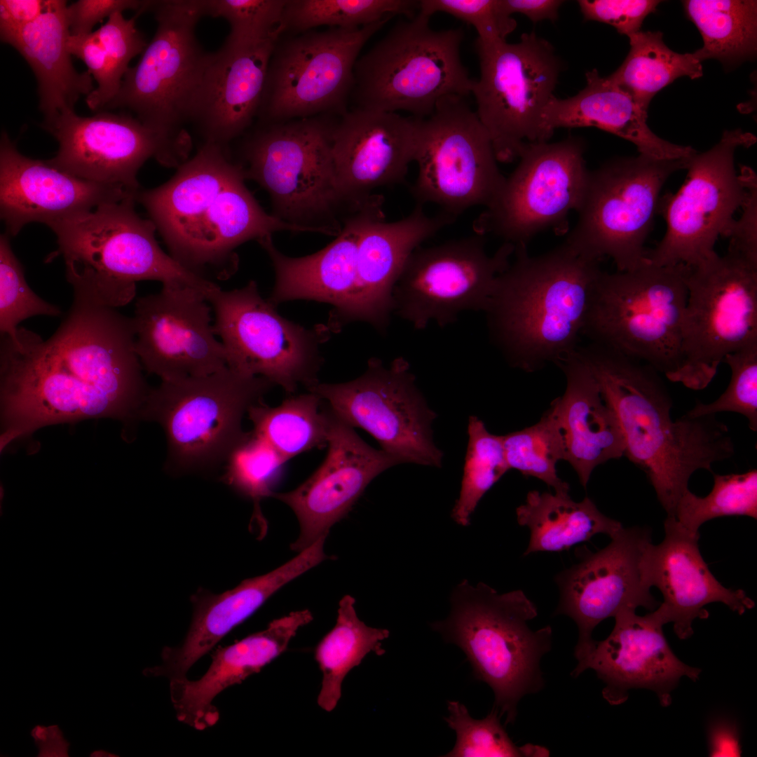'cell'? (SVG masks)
I'll return each mask as SVG.
<instances>
[{"instance_id":"7a4b0ae2","label":"cell","mask_w":757,"mask_h":757,"mask_svg":"<svg viewBox=\"0 0 757 757\" xmlns=\"http://www.w3.org/2000/svg\"><path fill=\"white\" fill-rule=\"evenodd\" d=\"M245 179L226 148L203 143L168 181L139 189L135 200L175 259L205 279L226 280L238 270L241 244L278 231L314 232L266 213Z\"/></svg>"},{"instance_id":"3957f363","label":"cell","mask_w":757,"mask_h":757,"mask_svg":"<svg viewBox=\"0 0 757 757\" xmlns=\"http://www.w3.org/2000/svg\"><path fill=\"white\" fill-rule=\"evenodd\" d=\"M578 348L617 418L624 456L645 472L671 517L691 475L713 472L714 463L734 455L728 426L716 414L672 420L670 394L653 367L594 343Z\"/></svg>"},{"instance_id":"db71d44e","label":"cell","mask_w":757,"mask_h":757,"mask_svg":"<svg viewBox=\"0 0 757 757\" xmlns=\"http://www.w3.org/2000/svg\"><path fill=\"white\" fill-rule=\"evenodd\" d=\"M139 14L141 13H137L133 18L127 19L123 13H115L95 30L104 49L108 64L104 107L118 93L122 81L130 67V61L142 54L147 46L144 37L136 27L135 20Z\"/></svg>"},{"instance_id":"6da1fadb","label":"cell","mask_w":757,"mask_h":757,"mask_svg":"<svg viewBox=\"0 0 757 757\" xmlns=\"http://www.w3.org/2000/svg\"><path fill=\"white\" fill-rule=\"evenodd\" d=\"M70 284L71 306L49 339L25 327L15 339L1 336V451L51 425L108 418L128 432L141 421L151 388L135 351L132 318L117 310L120 299L85 282Z\"/></svg>"},{"instance_id":"681fc988","label":"cell","mask_w":757,"mask_h":757,"mask_svg":"<svg viewBox=\"0 0 757 757\" xmlns=\"http://www.w3.org/2000/svg\"><path fill=\"white\" fill-rule=\"evenodd\" d=\"M286 0H203L204 13L230 25L225 43L254 45L283 34Z\"/></svg>"},{"instance_id":"11a10c76","label":"cell","mask_w":757,"mask_h":757,"mask_svg":"<svg viewBox=\"0 0 757 757\" xmlns=\"http://www.w3.org/2000/svg\"><path fill=\"white\" fill-rule=\"evenodd\" d=\"M654 0H580V11L586 20L608 24L627 36L640 31L644 19L660 4Z\"/></svg>"},{"instance_id":"d6a6232c","label":"cell","mask_w":757,"mask_h":757,"mask_svg":"<svg viewBox=\"0 0 757 757\" xmlns=\"http://www.w3.org/2000/svg\"><path fill=\"white\" fill-rule=\"evenodd\" d=\"M383 202L381 196L372 194L348 214L335 240L310 255L289 257L275 247L271 236L258 239L275 271L274 287L267 299L275 306L305 299L331 304L332 312L340 310L355 286L360 237L371 222L385 217Z\"/></svg>"},{"instance_id":"9c48e42d","label":"cell","mask_w":757,"mask_h":757,"mask_svg":"<svg viewBox=\"0 0 757 757\" xmlns=\"http://www.w3.org/2000/svg\"><path fill=\"white\" fill-rule=\"evenodd\" d=\"M684 264L601 271L590 296L582 334L643 362L669 379L681 362V329L688 298Z\"/></svg>"},{"instance_id":"7dc6e473","label":"cell","mask_w":757,"mask_h":757,"mask_svg":"<svg viewBox=\"0 0 757 757\" xmlns=\"http://www.w3.org/2000/svg\"><path fill=\"white\" fill-rule=\"evenodd\" d=\"M449 716L445 717L448 726L456 733V744L444 756L448 757H543L549 756V750L542 746L526 744L516 745L508 736L500 721L496 709L482 719H475L467 707L458 701L447 703Z\"/></svg>"},{"instance_id":"ee69618b","label":"cell","mask_w":757,"mask_h":757,"mask_svg":"<svg viewBox=\"0 0 757 757\" xmlns=\"http://www.w3.org/2000/svg\"><path fill=\"white\" fill-rule=\"evenodd\" d=\"M502 441L509 470L536 477L554 491H569L568 484L557 475V465L565 460V448L551 407L536 424L503 435Z\"/></svg>"},{"instance_id":"44dd1931","label":"cell","mask_w":757,"mask_h":757,"mask_svg":"<svg viewBox=\"0 0 757 757\" xmlns=\"http://www.w3.org/2000/svg\"><path fill=\"white\" fill-rule=\"evenodd\" d=\"M485 235H474L416 249L393 290V312L416 329L433 321L444 327L460 313L484 311L498 275L510 265L515 246L504 243L493 254Z\"/></svg>"},{"instance_id":"52a82bcc","label":"cell","mask_w":757,"mask_h":757,"mask_svg":"<svg viewBox=\"0 0 757 757\" xmlns=\"http://www.w3.org/2000/svg\"><path fill=\"white\" fill-rule=\"evenodd\" d=\"M333 115L262 123L243 142L236 161L245 179L271 198L273 214L315 233L337 236L350 207L336 184L332 153ZM342 212V211H341Z\"/></svg>"},{"instance_id":"94428289","label":"cell","mask_w":757,"mask_h":757,"mask_svg":"<svg viewBox=\"0 0 757 757\" xmlns=\"http://www.w3.org/2000/svg\"><path fill=\"white\" fill-rule=\"evenodd\" d=\"M708 739L711 756H739L742 753L737 726L730 719L713 721L709 727Z\"/></svg>"},{"instance_id":"7bdbcfd3","label":"cell","mask_w":757,"mask_h":757,"mask_svg":"<svg viewBox=\"0 0 757 757\" xmlns=\"http://www.w3.org/2000/svg\"><path fill=\"white\" fill-rule=\"evenodd\" d=\"M420 1L286 0L281 26L283 34L305 32L319 26L359 28L395 15L414 18Z\"/></svg>"},{"instance_id":"7c38bea8","label":"cell","mask_w":757,"mask_h":757,"mask_svg":"<svg viewBox=\"0 0 757 757\" xmlns=\"http://www.w3.org/2000/svg\"><path fill=\"white\" fill-rule=\"evenodd\" d=\"M657 160L643 154L610 161L589 172L579 219L564 242L596 261L611 258L618 271L648 262L644 244L658 210L660 191L689 159Z\"/></svg>"},{"instance_id":"ba28073f","label":"cell","mask_w":757,"mask_h":757,"mask_svg":"<svg viewBox=\"0 0 757 757\" xmlns=\"http://www.w3.org/2000/svg\"><path fill=\"white\" fill-rule=\"evenodd\" d=\"M275 385L229 367L207 376L161 381L151 388L141 421L162 427L167 443L165 470L205 472L224 465L247 435L242 420Z\"/></svg>"},{"instance_id":"f5cc1de1","label":"cell","mask_w":757,"mask_h":757,"mask_svg":"<svg viewBox=\"0 0 757 757\" xmlns=\"http://www.w3.org/2000/svg\"><path fill=\"white\" fill-rule=\"evenodd\" d=\"M418 12L429 18L437 12L449 14L474 27L477 41L486 43L506 41L517 27L503 0H421Z\"/></svg>"},{"instance_id":"4316f807","label":"cell","mask_w":757,"mask_h":757,"mask_svg":"<svg viewBox=\"0 0 757 757\" xmlns=\"http://www.w3.org/2000/svg\"><path fill=\"white\" fill-rule=\"evenodd\" d=\"M635 611L627 608L618 613L611 633L596 641L571 675L577 677L593 669L604 683L602 695L611 705L624 703L632 689L646 688L655 693L662 707H668L681 678L696 681L701 669L675 655L663 634V625L652 612L640 616Z\"/></svg>"},{"instance_id":"8992f818","label":"cell","mask_w":757,"mask_h":757,"mask_svg":"<svg viewBox=\"0 0 757 757\" xmlns=\"http://www.w3.org/2000/svg\"><path fill=\"white\" fill-rule=\"evenodd\" d=\"M135 195L48 225L57 237L56 252L64 259L67 281L85 282L130 301L139 280H157L163 287L207 295L214 283L161 248L154 224L135 209Z\"/></svg>"},{"instance_id":"277c9868","label":"cell","mask_w":757,"mask_h":757,"mask_svg":"<svg viewBox=\"0 0 757 757\" xmlns=\"http://www.w3.org/2000/svg\"><path fill=\"white\" fill-rule=\"evenodd\" d=\"M485 311L490 337L514 367L557 365L578 347L599 261L565 243L539 256L515 246Z\"/></svg>"},{"instance_id":"6f0895ef","label":"cell","mask_w":757,"mask_h":757,"mask_svg":"<svg viewBox=\"0 0 757 757\" xmlns=\"http://www.w3.org/2000/svg\"><path fill=\"white\" fill-rule=\"evenodd\" d=\"M747 193L742 208L741 217L735 220L728 234L730 238L728 250L757 264V184L754 172L743 168Z\"/></svg>"},{"instance_id":"8d00e7d4","label":"cell","mask_w":757,"mask_h":757,"mask_svg":"<svg viewBox=\"0 0 757 757\" xmlns=\"http://www.w3.org/2000/svg\"><path fill=\"white\" fill-rule=\"evenodd\" d=\"M67 6V1L47 0L39 18L1 39L13 47L32 68L43 121L74 111L81 95L88 96L95 88L91 74L79 72L73 65L67 48L71 34Z\"/></svg>"},{"instance_id":"f6af8a7d","label":"cell","mask_w":757,"mask_h":757,"mask_svg":"<svg viewBox=\"0 0 757 757\" xmlns=\"http://www.w3.org/2000/svg\"><path fill=\"white\" fill-rule=\"evenodd\" d=\"M468 444L459 497L451 512L453 519L466 526L484 494L507 472L502 436L489 432L484 422L470 416Z\"/></svg>"},{"instance_id":"4fadbf2b","label":"cell","mask_w":757,"mask_h":757,"mask_svg":"<svg viewBox=\"0 0 757 757\" xmlns=\"http://www.w3.org/2000/svg\"><path fill=\"white\" fill-rule=\"evenodd\" d=\"M681 362L668 379L700 390L724 357L757 341V264L728 250L689 268Z\"/></svg>"},{"instance_id":"f35d334b","label":"cell","mask_w":757,"mask_h":757,"mask_svg":"<svg viewBox=\"0 0 757 757\" xmlns=\"http://www.w3.org/2000/svg\"><path fill=\"white\" fill-rule=\"evenodd\" d=\"M355 600L344 596L339 603L334 627L315 649V659L322 673L318 705L332 711L341 697L342 683L349 671L370 653H385L382 641L389 636L386 629L367 626L357 617Z\"/></svg>"},{"instance_id":"be15d7a7","label":"cell","mask_w":757,"mask_h":757,"mask_svg":"<svg viewBox=\"0 0 757 757\" xmlns=\"http://www.w3.org/2000/svg\"><path fill=\"white\" fill-rule=\"evenodd\" d=\"M503 2L510 15L521 13L533 22L543 20H556L559 9L564 3L559 0H503Z\"/></svg>"},{"instance_id":"4dcf8cb0","label":"cell","mask_w":757,"mask_h":757,"mask_svg":"<svg viewBox=\"0 0 757 757\" xmlns=\"http://www.w3.org/2000/svg\"><path fill=\"white\" fill-rule=\"evenodd\" d=\"M664 538L650 543L643 556V573L648 585L658 588L662 603L653 613L664 625L673 623L675 634L686 639L693 634L695 618L707 619L704 606L721 602L742 615L754 601L742 589L723 586L709 571L698 545L700 534L687 531L672 517L666 518Z\"/></svg>"},{"instance_id":"6125c7cd","label":"cell","mask_w":757,"mask_h":757,"mask_svg":"<svg viewBox=\"0 0 757 757\" xmlns=\"http://www.w3.org/2000/svg\"><path fill=\"white\" fill-rule=\"evenodd\" d=\"M30 735L39 749L38 757H68L70 744L57 725H36Z\"/></svg>"},{"instance_id":"9a60e30c","label":"cell","mask_w":757,"mask_h":757,"mask_svg":"<svg viewBox=\"0 0 757 757\" xmlns=\"http://www.w3.org/2000/svg\"><path fill=\"white\" fill-rule=\"evenodd\" d=\"M208 302L228 367L264 377L287 393L319 382L320 348L332 334L326 324L306 328L283 318L261 296L254 280L232 290L219 287Z\"/></svg>"},{"instance_id":"603a6c76","label":"cell","mask_w":757,"mask_h":757,"mask_svg":"<svg viewBox=\"0 0 757 757\" xmlns=\"http://www.w3.org/2000/svg\"><path fill=\"white\" fill-rule=\"evenodd\" d=\"M42 128L57 141L48 161L79 178L139 190L137 175L149 158L166 167L183 162L157 134L130 113L97 111L82 116L74 111L43 121Z\"/></svg>"},{"instance_id":"8fae6325","label":"cell","mask_w":757,"mask_h":757,"mask_svg":"<svg viewBox=\"0 0 757 757\" xmlns=\"http://www.w3.org/2000/svg\"><path fill=\"white\" fill-rule=\"evenodd\" d=\"M149 10L156 32L102 111H129L186 161L192 141L185 125L210 53L196 34L205 16L203 0L152 1Z\"/></svg>"},{"instance_id":"b9f144b4","label":"cell","mask_w":757,"mask_h":757,"mask_svg":"<svg viewBox=\"0 0 757 757\" xmlns=\"http://www.w3.org/2000/svg\"><path fill=\"white\" fill-rule=\"evenodd\" d=\"M683 4L696 25L703 46L697 59H716L732 65L754 55L757 45V1L753 0H688Z\"/></svg>"},{"instance_id":"ac0fdd59","label":"cell","mask_w":757,"mask_h":757,"mask_svg":"<svg viewBox=\"0 0 757 757\" xmlns=\"http://www.w3.org/2000/svg\"><path fill=\"white\" fill-rule=\"evenodd\" d=\"M414 161L416 204H435L455 219L470 207H487L505 180L486 130L460 95L443 97L422 119Z\"/></svg>"},{"instance_id":"816d5d0a","label":"cell","mask_w":757,"mask_h":757,"mask_svg":"<svg viewBox=\"0 0 757 757\" xmlns=\"http://www.w3.org/2000/svg\"><path fill=\"white\" fill-rule=\"evenodd\" d=\"M723 362L730 368L726 390L711 403L697 401L686 414L697 417L729 411L744 416L749 428L757 431V341L727 355Z\"/></svg>"},{"instance_id":"5bb4252c","label":"cell","mask_w":757,"mask_h":757,"mask_svg":"<svg viewBox=\"0 0 757 757\" xmlns=\"http://www.w3.org/2000/svg\"><path fill=\"white\" fill-rule=\"evenodd\" d=\"M393 17L359 28L282 35L268 66L257 114L261 123L345 114L359 53Z\"/></svg>"},{"instance_id":"e0dca14e","label":"cell","mask_w":757,"mask_h":757,"mask_svg":"<svg viewBox=\"0 0 757 757\" xmlns=\"http://www.w3.org/2000/svg\"><path fill=\"white\" fill-rule=\"evenodd\" d=\"M756 141L741 129L726 130L712 148L690 157L682 186L660 198L657 212L664 217L667 231L657 246L646 251L650 264L692 268L718 254L716 242L728 236L733 214L747 193L744 177L735 168V151Z\"/></svg>"},{"instance_id":"bcb514c9","label":"cell","mask_w":757,"mask_h":757,"mask_svg":"<svg viewBox=\"0 0 757 757\" xmlns=\"http://www.w3.org/2000/svg\"><path fill=\"white\" fill-rule=\"evenodd\" d=\"M712 473L711 492L700 497L688 489L679 498L671 517L694 534H700L702 524L717 517L741 515L756 519V469L740 474Z\"/></svg>"},{"instance_id":"484cf974","label":"cell","mask_w":757,"mask_h":757,"mask_svg":"<svg viewBox=\"0 0 757 757\" xmlns=\"http://www.w3.org/2000/svg\"><path fill=\"white\" fill-rule=\"evenodd\" d=\"M423 118L354 108L336 121L332 153L336 184L356 207L378 187L402 182L414 161Z\"/></svg>"},{"instance_id":"cb8c5ba5","label":"cell","mask_w":757,"mask_h":757,"mask_svg":"<svg viewBox=\"0 0 757 757\" xmlns=\"http://www.w3.org/2000/svg\"><path fill=\"white\" fill-rule=\"evenodd\" d=\"M207 302L197 291L168 287L138 298L132 317L135 348L148 373L168 381L207 376L227 367Z\"/></svg>"},{"instance_id":"1f68e13d","label":"cell","mask_w":757,"mask_h":757,"mask_svg":"<svg viewBox=\"0 0 757 757\" xmlns=\"http://www.w3.org/2000/svg\"><path fill=\"white\" fill-rule=\"evenodd\" d=\"M280 37L254 45L224 42L210 53L189 112L204 139L227 148L257 116L270 57Z\"/></svg>"},{"instance_id":"91938a15","label":"cell","mask_w":757,"mask_h":757,"mask_svg":"<svg viewBox=\"0 0 757 757\" xmlns=\"http://www.w3.org/2000/svg\"><path fill=\"white\" fill-rule=\"evenodd\" d=\"M47 0H1L0 38L13 34L39 18Z\"/></svg>"},{"instance_id":"83f0119b","label":"cell","mask_w":757,"mask_h":757,"mask_svg":"<svg viewBox=\"0 0 757 757\" xmlns=\"http://www.w3.org/2000/svg\"><path fill=\"white\" fill-rule=\"evenodd\" d=\"M454 220L442 212L429 216L423 206L416 204L400 220L387 222L383 217L371 222L359 241L354 290L340 310L331 312L326 323L331 332L355 321L385 332L393 312V290L409 257Z\"/></svg>"},{"instance_id":"f907efd6","label":"cell","mask_w":757,"mask_h":757,"mask_svg":"<svg viewBox=\"0 0 757 757\" xmlns=\"http://www.w3.org/2000/svg\"><path fill=\"white\" fill-rule=\"evenodd\" d=\"M9 239L6 233L0 236V332L15 339L20 322L36 315L59 316L62 311L29 287Z\"/></svg>"},{"instance_id":"7402d4cb","label":"cell","mask_w":757,"mask_h":757,"mask_svg":"<svg viewBox=\"0 0 757 757\" xmlns=\"http://www.w3.org/2000/svg\"><path fill=\"white\" fill-rule=\"evenodd\" d=\"M650 543L648 528L622 527L604 548L595 552L580 550L578 561L556 575L559 601L554 614L565 615L577 625L578 662L594 647L592 632L601 621L624 609L653 610L658 606L643 573Z\"/></svg>"},{"instance_id":"d6986e66","label":"cell","mask_w":757,"mask_h":757,"mask_svg":"<svg viewBox=\"0 0 757 757\" xmlns=\"http://www.w3.org/2000/svg\"><path fill=\"white\" fill-rule=\"evenodd\" d=\"M323 398L334 413L353 428L370 434L381 449L401 463L441 467L443 453L435 444L436 414L416 383L403 357L388 366L368 360L363 374L343 383L315 384L307 389Z\"/></svg>"},{"instance_id":"f546056e","label":"cell","mask_w":757,"mask_h":757,"mask_svg":"<svg viewBox=\"0 0 757 757\" xmlns=\"http://www.w3.org/2000/svg\"><path fill=\"white\" fill-rule=\"evenodd\" d=\"M322 537L278 568L266 574L244 580L234 588L220 594L198 590L191 601L193 617L182 643L165 646L162 662L145 668V676H163L170 681L186 676L191 667L233 628L252 615L284 585L331 557L324 552Z\"/></svg>"},{"instance_id":"30bf717a","label":"cell","mask_w":757,"mask_h":757,"mask_svg":"<svg viewBox=\"0 0 757 757\" xmlns=\"http://www.w3.org/2000/svg\"><path fill=\"white\" fill-rule=\"evenodd\" d=\"M418 12L397 23L354 66L355 108L425 118L449 95L465 97L474 80L461 57L464 32L435 30Z\"/></svg>"},{"instance_id":"9f6ffc18","label":"cell","mask_w":757,"mask_h":757,"mask_svg":"<svg viewBox=\"0 0 757 757\" xmlns=\"http://www.w3.org/2000/svg\"><path fill=\"white\" fill-rule=\"evenodd\" d=\"M67 48L71 56L84 62L87 71L97 83V87L86 97L87 106L93 111H102L105 105L108 64L104 49L95 31L81 35L70 34Z\"/></svg>"},{"instance_id":"f1b7e54d","label":"cell","mask_w":757,"mask_h":757,"mask_svg":"<svg viewBox=\"0 0 757 757\" xmlns=\"http://www.w3.org/2000/svg\"><path fill=\"white\" fill-rule=\"evenodd\" d=\"M136 193L83 179L57 168L48 160L25 156L8 135L1 132L0 214L9 236H16L29 223L48 226Z\"/></svg>"},{"instance_id":"d4e9b609","label":"cell","mask_w":757,"mask_h":757,"mask_svg":"<svg viewBox=\"0 0 757 757\" xmlns=\"http://www.w3.org/2000/svg\"><path fill=\"white\" fill-rule=\"evenodd\" d=\"M327 446L325 461L310 477L294 490L271 496L287 505L298 519L299 535L291 544L297 552L327 537L376 476L401 464L367 444L333 411Z\"/></svg>"},{"instance_id":"e575fe53","label":"cell","mask_w":757,"mask_h":757,"mask_svg":"<svg viewBox=\"0 0 757 757\" xmlns=\"http://www.w3.org/2000/svg\"><path fill=\"white\" fill-rule=\"evenodd\" d=\"M585 78L586 85L578 94L566 99L554 95L545 105L540 121L543 142L559 128L595 127L631 142L639 154L657 160L686 159L697 152L657 136L646 123L648 112L596 69Z\"/></svg>"},{"instance_id":"2e32d148","label":"cell","mask_w":757,"mask_h":757,"mask_svg":"<svg viewBox=\"0 0 757 757\" xmlns=\"http://www.w3.org/2000/svg\"><path fill=\"white\" fill-rule=\"evenodd\" d=\"M480 76L473 82L479 121L498 162L519 158L527 142H543V109L554 96L561 64L554 49L534 32L519 42L476 41Z\"/></svg>"},{"instance_id":"d590c367","label":"cell","mask_w":757,"mask_h":757,"mask_svg":"<svg viewBox=\"0 0 757 757\" xmlns=\"http://www.w3.org/2000/svg\"><path fill=\"white\" fill-rule=\"evenodd\" d=\"M566 386L551 404L562 434L565 460L586 487L598 465L624 456L617 418L600 393L586 362L576 349L557 364Z\"/></svg>"},{"instance_id":"c3c4849f","label":"cell","mask_w":757,"mask_h":757,"mask_svg":"<svg viewBox=\"0 0 757 757\" xmlns=\"http://www.w3.org/2000/svg\"><path fill=\"white\" fill-rule=\"evenodd\" d=\"M286 461L266 441L252 430L231 452L224 463L222 481L253 501L252 517H263L260 501L273 493Z\"/></svg>"},{"instance_id":"e7e4bbea","label":"cell","mask_w":757,"mask_h":757,"mask_svg":"<svg viewBox=\"0 0 757 757\" xmlns=\"http://www.w3.org/2000/svg\"><path fill=\"white\" fill-rule=\"evenodd\" d=\"M90 756H93V757H102V756H104V757H107V756L108 757L109 756V757H114V756H117L114 754V753H109V752H108V751H107L105 750L100 749V750L94 751L93 752H92L90 753Z\"/></svg>"},{"instance_id":"60d3db41","label":"cell","mask_w":757,"mask_h":757,"mask_svg":"<svg viewBox=\"0 0 757 757\" xmlns=\"http://www.w3.org/2000/svg\"><path fill=\"white\" fill-rule=\"evenodd\" d=\"M628 37L630 49L626 58L607 77L642 110L648 112L655 95L676 79L702 76V66L695 54L673 51L663 41L662 32L640 30Z\"/></svg>"},{"instance_id":"680465c9","label":"cell","mask_w":757,"mask_h":757,"mask_svg":"<svg viewBox=\"0 0 757 757\" xmlns=\"http://www.w3.org/2000/svg\"><path fill=\"white\" fill-rule=\"evenodd\" d=\"M151 4V1L79 0L67 6L70 34L90 33L95 25L115 13L132 10L142 13L149 10Z\"/></svg>"},{"instance_id":"5b68a950","label":"cell","mask_w":757,"mask_h":757,"mask_svg":"<svg viewBox=\"0 0 757 757\" xmlns=\"http://www.w3.org/2000/svg\"><path fill=\"white\" fill-rule=\"evenodd\" d=\"M451 603L449 617L433 622L432 629L463 650L474 677L492 689L493 708L505 723H514L521 699L544 686L540 660L551 650L552 627H529L538 611L520 589L500 594L465 580L453 591Z\"/></svg>"},{"instance_id":"836d02e7","label":"cell","mask_w":757,"mask_h":757,"mask_svg":"<svg viewBox=\"0 0 757 757\" xmlns=\"http://www.w3.org/2000/svg\"><path fill=\"white\" fill-rule=\"evenodd\" d=\"M308 609L296 611L271 621L264 630L234 643L219 646L211 654L205 674L170 681V694L179 721L205 730L217 724L219 712L214 698L231 686L259 672L286 650L297 632L313 620Z\"/></svg>"},{"instance_id":"ab89813d","label":"cell","mask_w":757,"mask_h":757,"mask_svg":"<svg viewBox=\"0 0 757 757\" xmlns=\"http://www.w3.org/2000/svg\"><path fill=\"white\" fill-rule=\"evenodd\" d=\"M252 431L285 461L305 451L327 446L332 411L318 394L291 396L278 407L263 401L247 411Z\"/></svg>"},{"instance_id":"ffe728a7","label":"cell","mask_w":757,"mask_h":757,"mask_svg":"<svg viewBox=\"0 0 757 757\" xmlns=\"http://www.w3.org/2000/svg\"><path fill=\"white\" fill-rule=\"evenodd\" d=\"M584 149V143L573 137L526 143L517 167L475 221V233L526 246L539 232L562 225L584 199L589 172Z\"/></svg>"},{"instance_id":"74e56055","label":"cell","mask_w":757,"mask_h":757,"mask_svg":"<svg viewBox=\"0 0 757 757\" xmlns=\"http://www.w3.org/2000/svg\"><path fill=\"white\" fill-rule=\"evenodd\" d=\"M516 514L518 524L530 530L524 556L561 552L599 533L611 538L622 528L620 521L600 512L590 498L576 502L569 491H529Z\"/></svg>"}]
</instances>
